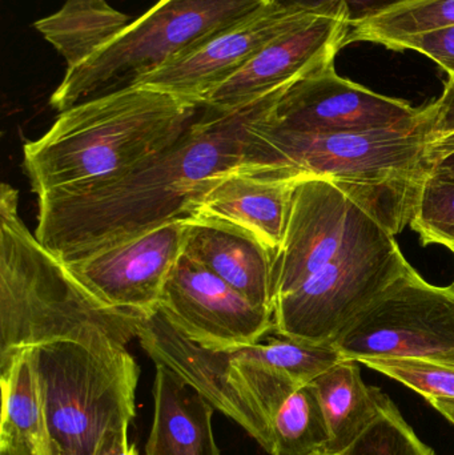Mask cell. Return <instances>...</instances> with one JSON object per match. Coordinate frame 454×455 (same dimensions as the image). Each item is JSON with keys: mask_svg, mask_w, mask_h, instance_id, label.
Instances as JSON below:
<instances>
[{"mask_svg": "<svg viewBox=\"0 0 454 455\" xmlns=\"http://www.w3.org/2000/svg\"><path fill=\"white\" fill-rule=\"evenodd\" d=\"M287 87L253 103L219 111L203 106L194 124L170 148L130 172L83 188L37 197V240L64 264L189 218L191 205L244 157L248 131L271 114Z\"/></svg>", "mask_w": 454, "mask_h": 455, "instance_id": "1", "label": "cell"}, {"mask_svg": "<svg viewBox=\"0 0 454 455\" xmlns=\"http://www.w3.org/2000/svg\"><path fill=\"white\" fill-rule=\"evenodd\" d=\"M267 117L251 125L237 170L268 180L330 179L394 235L410 226L434 162L428 111L413 127L354 133L290 132Z\"/></svg>", "mask_w": 454, "mask_h": 455, "instance_id": "2", "label": "cell"}, {"mask_svg": "<svg viewBox=\"0 0 454 455\" xmlns=\"http://www.w3.org/2000/svg\"><path fill=\"white\" fill-rule=\"evenodd\" d=\"M202 108L143 85L76 104L24 146L29 186L39 197L119 178L173 146Z\"/></svg>", "mask_w": 454, "mask_h": 455, "instance_id": "3", "label": "cell"}, {"mask_svg": "<svg viewBox=\"0 0 454 455\" xmlns=\"http://www.w3.org/2000/svg\"><path fill=\"white\" fill-rule=\"evenodd\" d=\"M19 194L0 187V365L19 350L71 341L124 349L144 317L101 301L19 215Z\"/></svg>", "mask_w": 454, "mask_h": 455, "instance_id": "4", "label": "cell"}, {"mask_svg": "<svg viewBox=\"0 0 454 455\" xmlns=\"http://www.w3.org/2000/svg\"><path fill=\"white\" fill-rule=\"evenodd\" d=\"M274 0H159L84 63L67 68L50 106L59 114L135 84Z\"/></svg>", "mask_w": 454, "mask_h": 455, "instance_id": "5", "label": "cell"}, {"mask_svg": "<svg viewBox=\"0 0 454 455\" xmlns=\"http://www.w3.org/2000/svg\"><path fill=\"white\" fill-rule=\"evenodd\" d=\"M53 455H93L130 427L140 368L124 349L71 341L34 347Z\"/></svg>", "mask_w": 454, "mask_h": 455, "instance_id": "6", "label": "cell"}, {"mask_svg": "<svg viewBox=\"0 0 454 455\" xmlns=\"http://www.w3.org/2000/svg\"><path fill=\"white\" fill-rule=\"evenodd\" d=\"M410 267L394 233L360 213L339 253L274 305V331L300 341L335 339Z\"/></svg>", "mask_w": 454, "mask_h": 455, "instance_id": "7", "label": "cell"}, {"mask_svg": "<svg viewBox=\"0 0 454 455\" xmlns=\"http://www.w3.org/2000/svg\"><path fill=\"white\" fill-rule=\"evenodd\" d=\"M333 344L346 360L424 358L454 363V286L410 267Z\"/></svg>", "mask_w": 454, "mask_h": 455, "instance_id": "8", "label": "cell"}, {"mask_svg": "<svg viewBox=\"0 0 454 455\" xmlns=\"http://www.w3.org/2000/svg\"><path fill=\"white\" fill-rule=\"evenodd\" d=\"M426 119V107L373 92L341 77L332 64L291 84L266 122L290 132L354 133L413 127Z\"/></svg>", "mask_w": 454, "mask_h": 455, "instance_id": "9", "label": "cell"}, {"mask_svg": "<svg viewBox=\"0 0 454 455\" xmlns=\"http://www.w3.org/2000/svg\"><path fill=\"white\" fill-rule=\"evenodd\" d=\"M159 310L187 339L220 352L258 344L274 331V312L184 254L165 283Z\"/></svg>", "mask_w": 454, "mask_h": 455, "instance_id": "10", "label": "cell"}, {"mask_svg": "<svg viewBox=\"0 0 454 455\" xmlns=\"http://www.w3.org/2000/svg\"><path fill=\"white\" fill-rule=\"evenodd\" d=\"M352 24L346 5L316 11L287 34L259 51L234 76L208 95L203 106L234 111L287 87L307 75L335 64L341 48L349 44Z\"/></svg>", "mask_w": 454, "mask_h": 455, "instance_id": "11", "label": "cell"}, {"mask_svg": "<svg viewBox=\"0 0 454 455\" xmlns=\"http://www.w3.org/2000/svg\"><path fill=\"white\" fill-rule=\"evenodd\" d=\"M188 221H170L66 265L101 301L149 317L183 254Z\"/></svg>", "mask_w": 454, "mask_h": 455, "instance_id": "12", "label": "cell"}, {"mask_svg": "<svg viewBox=\"0 0 454 455\" xmlns=\"http://www.w3.org/2000/svg\"><path fill=\"white\" fill-rule=\"evenodd\" d=\"M316 11L274 0L203 44L140 77L133 85L154 88L195 103L234 76L259 51L308 20Z\"/></svg>", "mask_w": 454, "mask_h": 455, "instance_id": "13", "label": "cell"}, {"mask_svg": "<svg viewBox=\"0 0 454 455\" xmlns=\"http://www.w3.org/2000/svg\"><path fill=\"white\" fill-rule=\"evenodd\" d=\"M295 180L284 237L274 259L275 301L332 261L362 211L367 210L352 192L330 179Z\"/></svg>", "mask_w": 454, "mask_h": 455, "instance_id": "14", "label": "cell"}, {"mask_svg": "<svg viewBox=\"0 0 454 455\" xmlns=\"http://www.w3.org/2000/svg\"><path fill=\"white\" fill-rule=\"evenodd\" d=\"M138 339L155 363L170 368L272 454L274 443L268 424L251 393L232 376L229 352L207 349L187 339L160 310L141 320Z\"/></svg>", "mask_w": 454, "mask_h": 455, "instance_id": "15", "label": "cell"}, {"mask_svg": "<svg viewBox=\"0 0 454 455\" xmlns=\"http://www.w3.org/2000/svg\"><path fill=\"white\" fill-rule=\"evenodd\" d=\"M232 376L252 395L271 432V455H312L327 451V422L311 384L300 385L285 374L258 363L235 360Z\"/></svg>", "mask_w": 454, "mask_h": 455, "instance_id": "16", "label": "cell"}, {"mask_svg": "<svg viewBox=\"0 0 454 455\" xmlns=\"http://www.w3.org/2000/svg\"><path fill=\"white\" fill-rule=\"evenodd\" d=\"M183 254L256 307L274 312L275 253L252 233L224 221L189 218Z\"/></svg>", "mask_w": 454, "mask_h": 455, "instance_id": "17", "label": "cell"}, {"mask_svg": "<svg viewBox=\"0 0 454 455\" xmlns=\"http://www.w3.org/2000/svg\"><path fill=\"white\" fill-rule=\"evenodd\" d=\"M296 180H268L235 170L191 205L189 218L212 219L248 230L276 256L284 237Z\"/></svg>", "mask_w": 454, "mask_h": 455, "instance_id": "18", "label": "cell"}, {"mask_svg": "<svg viewBox=\"0 0 454 455\" xmlns=\"http://www.w3.org/2000/svg\"><path fill=\"white\" fill-rule=\"evenodd\" d=\"M154 382V422L147 455H220L212 429L213 406L162 363Z\"/></svg>", "mask_w": 454, "mask_h": 455, "instance_id": "19", "label": "cell"}, {"mask_svg": "<svg viewBox=\"0 0 454 455\" xmlns=\"http://www.w3.org/2000/svg\"><path fill=\"white\" fill-rule=\"evenodd\" d=\"M2 371L0 451L13 455H53L34 347L19 350Z\"/></svg>", "mask_w": 454, "mask_h": 455, "instance_id": "20", "label": "cell"}, {"mask_svg": "<svg viewBox=\"0 0 454 455\" xmlns=\"http://www.w3.org/2000/svg\"><path fill=\"white\" fill-rule=\"evenodd\" d=\"M359 363L343 360L311 382L330 433L328 453L346 454L380 416L386 395L362 381Z\"/></svg>", "mask_w": 454, "mask_h": 455, "instance_id": "21", "label": "cell"}, {"mask_svg": "<svg viewBox=\"0 0 454 455\" xmlns=\"http://www.w3.org/2000/svg\"><path fill=\"white\" fill-rule=\"evenodd\" d=\"M128 24L130 16L107 0H66L58 12L40 19L34 27L71 68L95 55Z\"/></svg>", "mask_w": 454, "mask_h": 455, "instance_id": "22", "label": "cell"}, {"mask_svg": "<svg viewBox=\"0 0 454 455\" xmlns=\"http://www.w3.org/2000/svg\"><path fill=\"white\" fill-rule=\"evenodd\" d=\"M235 360L266 366L300 385L311 384L336 363L346 360L332 342L300 341L279 336L229 352Z\"/></svg>", "mask_w": 454, "mask_h": 455, "instance_id": "23", "label": "cell"}, {"mask_svg": "<svg viewBox=\"0 0 454 455\" xmlns=\"http://www.w3.org/2000/svg\"><path fill=\"white\" fill-rule=\"evenodd\" d=\"M454 26V0H405L380 15L352 26L349 43L394 47L400 40Z\"/></svg>", "mask_w": 454, "mask_h": 455, "instance_id": "24", "label": "cell"}, {"mask_svg": "<svg viewBox=\"0 0 454 455\" xmlns=\"http://www.w3.org/2000/svg\"><path fill=\"white\" fill-rule=\"evenodd\" d=\"M400 384L431 398L454 397V363L424 358H362L359 361Z\"/></svg>", "mask_w": 454, "mask_h": 455, "instance_id": "25", "label": "cell"}, {"mask_svg": "<svg viewBox=\"0 0 454 455\" xmlns=\"http://www.w3.org/2000/svg\"><path fill=\"white\" fill-rule=\"evenodd\" d=\"M348 455H436L386 395L380 416L346 451Z\"/></svg>", "mask_w": 454, "mask_h": 455, "instance_id": "26", "label": "cell"}, {"mask_svg": "<svg viewBox=\"0 0 454 455\" xmlns=\"http://www.w3.org/2000/svg\"><path fill=\"white\" fill-rule=\"evenodd\" d=\"M410 228L424 245L454 248V184L428 178L416 205Z\"/></svg>", "mask_w": 454, "mask_h": 455, "instance_id": "27", "label": "cell"}, {"mask_svg": "<svg viewBox=\"0 0 454 455\" xmlns=\"http://www.w3.org/2000/svg\"><path fill=\"white\" fill-rule=\"evenodd\" d=\"M392 50L416 51L442 67L450 75V79L454 77V26L405 37Z\"/></svg>", "mask_w": 454, "mask_h": 455, "instance_id": "28", "label": "cell"}, {"mask_svg": "<svg viewBox=\"0 0 454 455\" xmlns=\"http://www.w3.org/2000/svg\"><path fill=\"white\" fill-rule=\"evenodd\" d=\"M277 2L307 11H320L323 8L341 3L346 5L352 26H356L373 16L380 15L384 11L389 10L405 0H277Z\"/></svg>", "mask_w": 454, "mask_h": 455, "instance_id": "29", "label": "cell"}, {"mask_svg": "<svg viewBox=\"0 0 454 455\" xmlns=\"http://www.w3.org/2000/svg\"><path fill=\"white\" fill-rule=\"evenodd\" d=\"M426 109L431 144L454 135V77L448 80L442 95Z\"/></svg>", "mask_w": 454, "mask_h": 455, "instance_id": "30", "label": "cell"}, {"mask_svg": "<svg viewBox=\"0 0 454 455\" xmlns=\"http://www.w3.org/2000/svg\"><path fill=\"white\" fill-rule=\"evenodd\" d=\"M93 455H138V451L136 446L130 443L128 427H123L111 433Z\"/></svg>", "mask_w": 454, "mask_h": 455, "instance_id": "31", "label": "cell"}, {"mask_svg": "<svg viewBox=\"0 0 454 455\" xmlns=\"http://www.w3.org/2000/svg\"><path fill=\"white\" fill-rule=\"evenodd\" d=\"M429 178L442 183L454 184V151L434 159Z\"/></svg>", "mask_w": 454, "mask_h": 455, "instance_id": "32", "label": "cell"}, {"mask_svg": "<svg viewBox=\"0 0 454 455\" xmlns=\"http://www.w3.org/2000/svg\"><path fill=\"white\" fill-rule=\"evenodd\" d=\"M428 403L454 427V397L431 398Z\"/></svg>", "mask_w": 454, "mask_h": 455, "instance_id": "33", "label": "cell"}, {"mask_svg": "<svg viewBox=\"0 0 454 455\" xmlns=\"http://www.w3.org/2000/svg\"><path fill=\"white\" fill-rule=\"evenodd\" d=\"M454 151V135L448 136L442 140L436 141L431 144L432 160L436 157L442 156V155L450 154Z\"/></svg>", "mask_w": 454, "mask_h": 455, "instance_id": "34", "label": "cell"}, {"mask_svg": "<svg viewBox=\"0 0 454 455\" xmlns=\"http://www.w3.org/2000/svg\"><path fill=\"white\" fill-rule=\"evenodd\" d=\"M312 455H348V454H332V453H328V451H319V453H315V454H312Z\"/></svg>", "mask_w": 454, "mask_h": 455, "instance_id": "35", "label": "cell"}, {"mask_svg": "<svg viewBox=\"0 0 454 455\" xmlns=\"http://www.w3.org/2000/svg\"><path fill=\"white\" fill-rule=\"evenodd\" d=\"M0 455H13V454L10 453V451H0Z\"/></svg>", "mask_w": 454, "mask_h": 455, "instance_id": "36", "label": "cell"}, {"mask_svg": "<svg viewBox=\"0 0 454 455\" xmlns=\"http://www.w3.org/2000/svg\"><path fill=\"white\" fill-rule=\"evenodd\" d=\"M452 251H453V254H454V248L452 249ZM452 285L454 286V283H452Z\"/></svg>", "mask_w": 454, "mask_h": 455, "instance_id": "37", "label": "cell"}]
</instances>
